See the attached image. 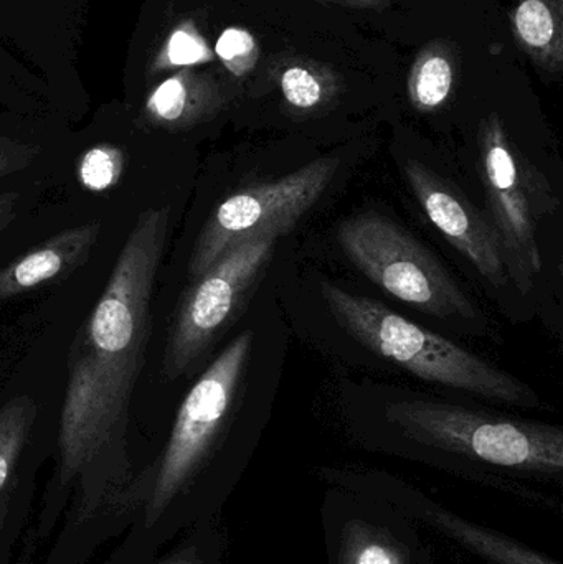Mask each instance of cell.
Wrapping results in <instances>:
<instances>
[{"label": "cell", "instance_id": "15", "mask_svg": "<svg viewBox=\"0 0 563 564\" xmlns=\"http://www.w3.org/2000/svg\"><path fill=\"white\" fill-rule=\"evenodd\" d=\"M33 474L0 499V564H15L23 533L33 519L35 502Z\"/></svg>", "mask_w": 563, "mask_h": 564}, {"label": "cell", "instance_id": "3", "mask_svg": "<svg viewBox=\"0 0 563 564\" xmlns=\"http://www.w3.org/2000/svg\"><path fill=\"white\" fill-rule=\"evenodd\" d=\"M337 238L350 263L392 297L435 317L475 315V305L448 271L389 218L377 214L349 218Z\"/></svg>", "mask_w": 563, "mask_h": 564}, {"label": "cell", "instance_id": "14", "mask_svg": "<svg viewBox=\"0 0 563 564\" xmlns=\"http://www.w3.org/2000/svg\"><path fill=\"white\" fill-rule=\"evenodd\" d=\"M214 59V50L208 45L207 39L202 35L197 23L192 19H184L175 23L165 36L161 48L152 58L149 73L159 75L169 69L194 68V66L207 65Z\"/></svg>", "mask_w": 563, "mask_h": 564}, {"label": "cell", "instance_id": "8", "mask_svg": "<svg viewBox=\"0 0 563 564\" xmlns=\"http://www.w3.org/2000/svg\"><path fill=\"white\" fill-rule=\"evenodd\" d=\"M99 234L101 225L98 221L66 228L19 260L0 268V302L72 276L88 263Z\"/></svg>", "mask_w": 563, "mask_h": 564}, {"label": "cell", "instance_id": "2", "mask_svg": "<svg viewBox=\"0 0 563 564\" xmlns=\"http://www.w3.org/2000/svg\"><path fill=\"white\" fill-rule=\"evenodd\" d=\"M478 142L488 220L498 234L508 276L528 294L542 270L538 225L559 210L561 200L549 178L516 148L495 112L483 119Z\"/></svg>", "mask_w": 563, "mask_h": 564}, {"label": "cell", "instance_id": "5", "mask_svg": "<svg viewBox=\"0 0 563 564\" xmlns=\"http://www.w3.org/2000/svg\"><path fill=\"white\" fill-rule=\"evenodd\" d=\"M387 417L416 440L506 467H562V431L486 416L435 401H399Z\"/></svg>", "mask_w": 563, "mask_h": 564}, {"label": "cell", "instance_id": "10", "mask_svg": "<svg viewBox=\"0 0 563 564\" xmlns=\"http://www.w3.org/2000/svg\"><path fill=\"white\" fill-rule=\"evenodd\" d=\"M512 33L538 68L561 73L563 65V0H516Z\"/></svg>", "mask_w": 563, "mask_h": 564}, {"label": "cell", "instance_id": "12", "mask_svg": "<svg viewBox=\"0 0 563 564\" xmlns=\"http://www.w3.org/2000/svg\"><path fill=\"white\" fill-rule=\"evenodd\" d=\"M455 55L446 43L430 42L413 62L409 76V96L413 108L433 112L442 108L455 86Z\"/></svg>", "mask_w": 563, "mask_h": 564}, {"label": "cell", "instance_id": "22", "mask_svg": "<svg viewBox=\"0 0 563 564\" xmlns=\"http://www.w3.org/2000/svg\"><path fill=\"white\" fill-rule=\"evenodd\" d=\"M323 2L340 3L360 10H386L392 0H323Z\"/></svg>", "mask_w": 563, "mask_h": 564}, {"label": "cell", "instance_id": "21", "mask_svg": "<svg viewBox=\"0 0 563 564\" xmlns=\"http://www.w3.org/2000/svg\"><path fill=\"white\" fill-rule=\"evenodd\" d=\"M357 564H393L392 556L379 545H369L360 552Z\"/></svg>", "mask_w": 563, "mask_h": 564}, {"label": "cell", "instance_id": "19", "mask_svg": "<svg viewBox=\"0 0 563 564\" xmlns=\"http://www.w3.org/2000/svg\"><path fill=\"white\" fill-rule=\"evenodd\" d=\"M40 149L19 142L0 141V178L25 171L39 158Z\"/></svg>", "mask_w": 563, "mask_h": 564}, {"label": "cell", "instance_id": "11", "mask_svg": "<svg viewBox=\"0 0 563 564\" xmlns=\"http://www.w3.org/2000/svg\"><path fill=\"white\" fill-rule=\"evenodd\" d=\"M39 417V404L29 394L10 398L0 406V499L30 476L26 453Z\"/></svg>", "mask_w": 563, "mask_h": 564}, {"label": "cell", "instance_id": "9", "mask_svg": "<svg viewBox=\"0 0 563 564\" xmlns=\"http://www.w3.org/2000/svg\"><path fill=\"white\" fill-rule=\"evenodd\" d=\"M225 105L227 95L214 76L185 68L162 79L149 93L142 118L162 131H187L210 121Z\"/></svg>", "mask_w": 563, "mask_h": 564}, {"label": "cell", "instance_id": "13", "mask_svg": "<svg viewBox=\"0 0 563 564\" xmlns=\"http://www.w3.org/2000/svg\"><path fill=\"white\" fill-rule=\"evenodd\" d=\"M281 95L294 111L313 112L339 93V79L327 66L307 59L288 62L278 75Z\"/></svg>", "mask_w": 563, "mask_h": 564}, {"label": "cell", "instance_id": "1", "mask_svg": "<svg viewBox=\"0 0 563 564\" xmlns=\"http://www.w3.org/2000/svg\"><path fill=\"white\" fill-rule=\"evenodd\" d=\"M321 295L337 324L364 347L423 380L502 403L521 406L538 403L534 391L518 378L448 338L413 324L380 302L327 281L321 282Z\"/></svg>", "mask_w": 563, "mask_h": 564}, {"label": "cell", "instance_id": "16", "mask_svg": "<svg viewBox=\"0 0 563 564\" xmlns=\"http://www.w3.org/2000/svg\"><path fill=\"white\" fill-rule=\"evenodd\" d=\"M214 53L230 75L243 78L257 65L260 46L248 30L228 26L218 36Z\"/></svg>", "mask_w": 563, "mask_h": 564}, {"label": "cell", "instance_id": "17", "mask_svg": "<svg viewBox=\"0 0 563 564\" xmlns=\"http://www.w3.org/2000/svg\"><path fill=\"white\" fill-rule=\"evenodd\" d=\"M122 169V155L111 145H98L83 158L82 177L88 187L106 188L118 178Z\"/></svg>", "mask_w": 563, "mask_h": 564}, {"label": "cell", "instance_id": "18", "mask_svg": "<svg viewBox=\"0 0 563 564\" xmlns=\"http://www.w3.org/2000/svg\"><path fill=\"white\" fill-rule=\"evenodd\" d=\"M207 522L192 527L187 532L175 539V545L164 552L162 550L154 560L145 564H205V550H207Z\"/></svg>", "mask_w": 563, "mask_h": 564}, {"label": "cell", "instance_id": "7", "mask_svg": "<svg viewBox=\"0 0 563 564\" xmlns=\"http://www.w3.org/2000/svg\"><path fill=\"white\" fill-rule=\"evenodd\" d=\"M407 181L433 225L485 280L492 285L508 281L498 234L488 217L479 214L462 192L420 162L405 164Z\"/></svg>", "mask_w": 563, "mask_h": 564}, {"label": "cell", "instance_id": "20", "mask_svg": "<svg viewBox=\"0 0 563 564\" xmlns=\"http://www.w3.org/2000/svg\"><path fill=\"white\" fill-rule=\"evenodd\" d=\"M19 202L20 194H17V192L0 194V234H3L15 220Z\"/></svg>", "mask_w": 563, "mask_h": 564}, {"label": "cell", "instance_id": "4", "mask_svg": "<svg viewBox=\"0 0 563 564\" xmlns=\"http://www.w3.org/2000/svg\"><path fill=\"white\" fill-rule=\"evenodd\" d=\"M291 227L274 225L235 245L194 280L169 330L162 373L169 381L187 373L234 321L250 289L273 257L278 238Z\"/></svg>", "mask_w": 563, "mask_h": 564}, {"label": "cell", "instance_id": "6", "mask_svg": "<svg viewBox=\"0 0 563 564\" xmlns=\"http://www.w3.org/2000/svg\"><path fill=\"white\" fill-rule=\"evenodd\" d=\"M339 169L333 158L317 159L274 182L250 185L225 198L195 241L188 276L197 280L235 245L274 225L293 228L329 187Z\"/></svg>", "mask_w": 563, "mask_h": 564}]
</instances>
